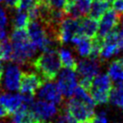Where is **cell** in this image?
<instances>
[{"instance_id":"cell-1","label":"cell","mask_w":123,"mask_h":123,"mask_svg":"<svg viewBox=\"0 0 123 123\" xmlns=\"http://www.w3.org/2000/svg\"><path fill=\"white\" fill-rule=\"evenodd\" d=\"M10 42L13 47L11 61L19 65L28 63L35 57L37 48L29 40L25 29L15 28L10 35Z\"/></svg>"},{"instance_id":"cell-2","label":"cell","mask_w":123,"mask_h":123,"mask_svg":"<svg viewBox=\"0 0 123 123\" xmlns=\"http://www.w3.org/2000/svg\"><path fill=\"white\" fill-rule=\"evenodd\" d=\"M32 65L44 81L54 80L62 69L61 61L55 49L43 52L32 62Z\"/></svg>"},{"instance_id":"cell-3","label":"cell","mask_w":123,"mask_h":123,"mask_svg":"<svg viewBox=\"0 0 123 123\" xmlns=\"http://www.w3.org/2000/svg\"><path fill=\"white\" fill-rule=\"evenodd\" d=\"M112 87L111 79L106 73H98L93 78L89 92L96 105H103L109 102Z\"/></svg>"},{"instance_id":"cell-4","label":"cell","mask_w":123,"mask_h":123,"mask_svg":"<svg viewBox=\"0 0 123 123\" xmlns=\"http://www.w3.org/2000/svg\"><path fill=\"white\" fill-rule=\"evenodd\" d=\"M100 62L98 58H83L77 62V74L80 76V85L86 90L90 89L93 78L100 72Z\"/></svg>"},{"instance_id":"cell-5","label":"cell","mask_w":123,"mask_h":123,"mask_svg":"<svg viewBox=\"0 0 123 123\" xmlns=\"http://www.w3.org/2000/svg\"><path fill=\"white\" fill-rule=\"evenodd\" d=\"M118 27L111 31L102 38V46L100 53V61H107L123 51V41L119 35Z\"/></svg>"},{"instance_id":"cell-6","label":"cell","mask_w":123,"mask_h":123,"mask_svg":"<svg viewBox=\"0 0 123 123\" xmlns=\"http://www.w3.org/2000/svg\"><path fill=\"white\" fill-rule=\"evenodd\" d=\"M66 111L73 116L77 122L91 121L94 117V107H92L85 103L76 97H71L65 105Z\"/></svg>"},{"instance_id":"cell-7","label":"cell","mask_w":123,"mask_h":123,"mask_svg":"<svg viewBox=\"0 0 123 123\" xmlns=\"http://www.w3.org/2000/svg\"><path fill=\"white\" fill-rule=\"evenodd\" d=\"M57 85L61 91L62 96L69 99L73 96V93L78 86V74L75 70L63 68L58 73Z\"/></svg>"},{"instance_id":"cell-8","label":"cell","mask_w":123,"mask_h":123,"mask_svg":"<svg viewBox=\"0 0 123 123\" xmlns=\"http://www.w3.org/2000/svg\"><path fill=\"white\" fill-rule=\"evenodd\" d=\"M23 72L19 67V64L15 62L8 63L2 77L3 86L7 92H19L20 83L22 79Z\"/></svg>"},{"instance_id":"cell-9","label":"cell","mask_w":123,"mask_h":123,"mask_svg":"<svg viewBox=\"0 0 123 123\" xmlns=\"http://www.w3.org/2000/svg\"><path fill=\"white\" fill-rule=\"evenodd\" d=\"M80 20L75 18H64L59 25L57 31V40L59 44H67L71 43L75 35H79Z\"/></svg>"},{"instance_id":"cell-10","label":"cell","mask_w":123,"mask_h":123,"mask_svg":"<svg viewBox=\"0 0 123 123\" xmlns=\"http://www.w3.org/2000/svg\"><path fill=\"white\" fill-rule=\"evenodd\" d=\"M31 111L38 121H48L59 112L56 104L39 99L31 105Z\"/></svg>"},{"instance_id":"cell-11","label":"cell","mask_w":123,"mask_h":123,"mask_svg":"<svg viewBox=\"0 0 123 123\" xmlns=\"http://www.w3.org/2000/svg\"><path fill=\"white\" fill-rule=\"evenodd\" d=\"M43 81L44 80L38 73H23L19 88L20 93L23 95L35 96Z\"/></svg>"},{"instance_id":"cell-12","label":"cell","mask_w":123,"mask_h":123,"mask_svg":"<svg viewBox=\"0 0 123 123\" xmlns=\"http://www.w3.org/2000/svg\"><path fill=\"white\" fill-rule=\"evenodd\" d=\"M37 96L41 100L50 101L56 105H60L63 99L57 83L52 81H44L43 82L37 91Z\"/></svg>"},{"instance_id":"cell-13","label":"cell","mask_w":123,"mask_h":123,"mask_svg":"<svg viewBox=\"0 0 123 123\" xmlns=\"http://www.w3.org/2000/svg\"><path fill=\"white\" fill-rule=\"evenodd\" d=\"M120 19H121V15H119L115 10L108 9L100 18V21L98 25V33L96 36L103 38L111 31L118 27Z\"/></svg>"},{"instance_id":"cell-14","label":"cell","mask_w":123,"mask_h":123,"mask_svg":"<svg viewBox=\"0 0 123 123\" xmlns=\"http://www.w3.org/2000/svg\"><path fill=\"white\" fill-rule=\"evenodd\" d=\"M24 103V95L13 92L0 93V104L3 105L9 114L16 111Z\"/></svg>"},{"instance_id":"cell-15","label":"cell","mask_w":123,"mask_h":123,"mask_svg":"<svg viewBox=\"0 0 123 123\" xmlns=\"http://www.w3.org/2000/svg\"><path fill=\"white\" fill-rule=\"evenodd\" d=\"M71 43L75 46L77 54L82 58H88L91 56L92 49V38L77 35H75Z\"/></svg>"},{"instance_id":"cell-16","label":"cell","mask_w":123,"mask_h":123,"mask_svg":"<svg viewBox=\"0 0 123 123\" xmlns=\"http://www.w3.org/2000/svg\"><path fill=\"white\" fill-rule=\"evenodd\" d=\"M31 106L25 103H23L21 107L13 113V118L11 119V123H37L35 115L30 109Z\"/></svg>"},{"instance_id":"cell-17","label":"cell","mask_w":123,"mask_h":123,"mask_svg":"<svg viewBox=\"0 0 123 123\" xmlns=\"http://www.w3.org/2000/svg\"><path fill=\"white\" fill-rule=\"evenodd\" d=\"M98 25L99 23L97 22V20L92 17H81L80 20L79 35L89 38H93L98 33Z\"/></svg>"},{"instance_id":"cell-18","label":"cell","mask_w":123,"mask_h":123,"mask_svg":"<svg viewBox=\"0 0 123 123\" xmlns=\"http://www.w3.org/2000/svg\"><path fill=\"white\" fill-rule=\"evenodd\" d=\"M107 74L115 84H123V63L121 58L114 60L110 63Z\"/></svg>"},{"instance_id":"cell-19","label":"cell","mask_w":123,"mask_h":123,"mask_svg":"<svg viewBox=\"0 0 123 123\" xmlns=\"http://www.w3.org/2000/svg\"><path fill=\"white\" fill-rule=\"evenodd\" d=\"M58 55L60 58V61L62 63V67L73 69L76 71L77 62L75 57L73 56L72 51L68 48H61L58 51Z\"/></svg>"},{"instance_id":"cell-20","label":"cell","mask_w":123,"mask_h":123,"mask_svg":"<svg viewBox=\"0 0 123 123\" xmlns=\"http://www.w3.org/2000/svg\"><path fill=\"white\" fill-rule=\"evenodd\" d=\"M30 22L26 10L16 8L12 16V25L16 29H25Z\"/></svg>"},{"instance_id":"cell-21","label":"cell","mask_w":123,"mask_h":123,"mask_svg":"<svg viewBox=\"0 0 123 123\" xmlns=\"http://www.w3.org/2000/svg\"><path fill=\"white\" fill-rule=\"evenodd\" d=\"M110 7V2L107 0H94L92 3L91 10H90V17L95 20H99L103 15V14Z\"/></svg>"},{"instance_id":"cell-22","label":"cell","mask_w":123,"mask_h":123,"mask_svg":"<svg viewBox=\"0 0 123 123\" xmlns=\"http://www.w3.org/2000/svg\"><path fill=\"white\" fill-rule=\"evenodd\" d=\"M109 102L123 110V84H116L115 87H112Z\"/></svg>"},{"instance_id":"cell-23","label":"cell","mask_w":123,"mask_h":123,"mask_svg":"<svg viewBox=\"0 0 123 123\" xmlns=\"http://www.w3.org/2000/svg\"><path fill=\"white\" fill-rule=\"evenodd\" d=\"M13 54V47L10 40L7 38L0 41V60L2 61H11Z\"/></svg>"},{"instance_id":"cell-24","label":"cell","mask_w":123,"mask_h":123,"mask_svg":"<svg viewBox=\"0 0 123 123\" xmlns=\"http://www.w3.org/2000/svg\"><path fill=\"white\" fill-rule=\"evenodd\" d=\"M72 3L81 18L84 17L85 15H87L90 13L92 6V0H73Z\"/></svg>"},{"instance_id":"cell-25","label":"cell","mask_w":123,"mask_h":123,"mask_svg":"<svg viewBox=\"0 0 123 123\" xmlns=\"http://www.w3.org/2000/svg\"><path fill=\"white\" fill-rule=\"evenodd\" d=\"M54 123H79L76 121V119L73 118V116L64 109L62 111L59 113V115L56 117Z\"/></svg>"},{"instance_id":"cell-26","label":"cell","mask_w":123,"mask_h":123,"mask_svg":"<svg viewBox=\"0 0 123 123\" xmlns=\"http://www.w3.org/2000/svg\"><path fill=\"white\" fill-rule=\"evenodd\" d=\"M44 3L52 9L64 10L67 5V0H44Z\"/></svg>"},{"instance_id":"cell-27","label":"cell","mask_w":123,"mask_h":123,"mask_svg":"<svg viewBox=\"0 0 123 123\" xmlns=\"http://www.w3.org/2000/svg\"><path fill=\"white\" fill-rule=\"evenodd\" d=\"M91 123H108V117L107 113L105 111H100L99 112L97 115H94V117L90 121Z\"/></svg>"},{"instance_id":"cell-28","label":"cell","mask_w":123,"mask_h":123,"mask_svg":"<svg viewBox=\"0 0 123 123\" xmlns=\"http://www.w3.org/2000/svg\"><path fill=\"white\" fill-rule=\"evenodd\" d=\"M36 4L35 0H19V6L18 8L24 9V10H28L30 7Z\"/></svg>"},{"instance_id":"cell-29","label":"cell","mask_w":123,"mask_h":123,"mask_svg":"<svg viewBox=\"0 0 123 123\" xmlns=\"http://www.w3.org/2000/svg\"><path fill=\"white\" fill-rule=\"evenodd\" d=\"M8 23V17L6 12L3 7L0 6V27H6Z\"/></svg>"},{"instance_id":"cell-30","label":"cell","mask_w":123,"mask_h":123,"mask_svg":"<svg viewBox=\"0 0 123 123\" xmlns=\"http://www.w3.org/2000/svg\"><path fill=\"white\" fill-rule=\"evenodd\" d=\"M3 2L9 9H16L19 6V0H3Z\"/></svg>"},{"instance_id":"cell-31","label":"cell","mask_w":123,"mask_h":123,"mask_svg":"<svg viewBox=\"0 0 123 123\" xmlns=\"http://www.w3.org/2000/svg\"><path fill=\"white\" fill-rule=\"evenodd\" d=\"M8 115H10V114L8 113V111H6V109L3 105L0 104V119H4L6 117H7Z\"/></svg>"},{"instance_id":"cell-32","label":"cell","mask_w":123,"mask_h":123,"mask_svg":"<svg viewBox=\"0 0 123 123\" xmlns=\"http://www.w3.org/2000/svg\"><path fill=\"white\" fill-rule=\"evenodd\" d=\"M7 38V32L6 30V27H0V41Z\"/></svg>"},{"instance_id":"cell-33","label":"cell","mask_w":123,"mask_h":123,"mask_svg":"<svg viewBox=\"0 0 123 123\" xmlns=\"http://www.w3.org/2000/svg\"><path fill=\"white\" fill-rule=\"evenodd\" d=\"M120 22H121V25H120V30L119 31V35L120 39L123 41V18L120 19Z\"/></svg>"},{"instance_id":"cell-34","label":"cell","mask_w":123,"mask_h":123,"mask_svg":"<svg viewBox=\"0 0 123 123\" xmlns=\"http://www.w3.org/2000/svg\"><path fill=\"white\" fill-rule=\"evenodd\" d=\"M3 73H4V66H3V63H2V60H0V82L2 81Z\"/></svg>"},{"instance_id":"cell-35","label":"cell","mask_w":123,"mask_h":123,"mask_svg":"<svg viewBox=\"0 0 123 123\" xmlns=\"http://www.w3.org/2000/svg\"><path fill=\"white\" fill-rule=\"evenodd\" d=\"M44 0H35V2H36V4H39V3H42L43 2Z\"/></svg>"},{"instance_id":"cell-36","label":"cell","mask_w":123,"mask_h":123,"mask_svg":"<svg viewBox=\"0 0 123 123\" xmlns=\"http://www.w3.org/2000/svg\"><path fill=\"white\" fill-rule=\"evenodd\" d=\"M37 123H49V122H47V121H38Z\"/></svg>"},{"instance_id":"cell-37","label":"cell","mask_w":123,"mask_h":123,"mask_svg":"<svg viewBox=\"0 0 123 123\" xmlns=\"http://www.w3.org/2000/svg\"><path fill=\"white\" fill-rule=\"evenodd\" d=\"M79 123H91L90 121H83V122H79Z\"/></svg>"},{"instance_id":"cell-38","label":"cell","mask_w":123,"mask_h":123,"mask_svg":"<svg viewBox=\"0 0 123 123\" xmlns=\"http://www.w3.org/2000/svg\"><path fill=\"white\" fill-rule=\"evenodd\" d=\"M73 0H67V3H68V2H73Z\"/></svg>"},{"instance_id":"cell-39","label":"cell","mask_w":123,"mask_h":123,"mask_svg":"<svg viewBox=\"0 0 123 123\" xmlns=\"http://www.w3.org/2000/svg\"><path fill=\"white\" fill-rule=\"evenodd\" d=\"M2 2H3V0H0V4H1V3H2Z\"/></svg>"},{"instance_id":"cell-40","label":"cell","mask_w":123,"mask_h":123,"mask_svg":"<svg viewBox=\"0 0 123 123\" xmlns=\"http://www.w3.org/2000/svg\"><path fill=\"white\" fill-rule=\"evenodd\" d=\"M109 1H113V0H109Z\"/></svg>"},{"instance_id":"cell-41","label":"cell","mask_w":123,"mask_h":123,"mask_svg":"<svg viewBox=\"0 0 123 123\" xmlns=\"http://www.w3.org/2000/svg\"><path fill=\"white\" fill-rule=\"evenodd\" d=\"M0 123H4V122H0Z\"/></svg>"}]
</instances>
